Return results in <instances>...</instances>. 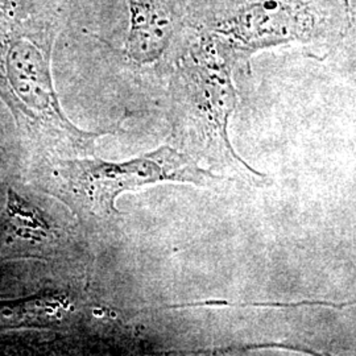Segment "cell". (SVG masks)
<instances>
[{
  "instance_id": "obj_2",
  "label": "cell",
  "mask_w": 356,
  "mask_h": 356,
  "mask_svg": "<svg viewBox=\"0 0 356 356\" xmlns=\"http://www.w3.org/2000/svg\"><path fill=\"white\" fill-rule=\"evenodd\" d=\"M44 188L85 222H113L122 216L120 194L159 182L209 186L218 181L191 156L163 145L127 161L53 157L44 170Z\"/></svg>"
},
{
  "instance_id": "obj_4",
  "label": "cell",
  "mask_w": 356,
  "mask_h": 356,
  "mask_svg": "<svg viewBox=\"0 0 356 356\" xmlns=\"http://www.w3.org/2000/svg\"><path fill=\"white\" fill-rule=\"evenodd\" d=\"M178 65L175 86V135L191 154L254 175L232 151L227 120L235 104L229 65L234 64L211 38Z\"/></svg>"
},
{
  "instance_id": "obj_1",
  "label": "cell",
  "mask_w": 356,
  "mask_h": 356,
  "mask_svg": "<svg viewBox=\"0 0 356 356\" xmlns=\"http://www.w3.org/2000/svg\"><path fill=\"white\" fill-rule=\"evenodd\" d=\"M56 28L38 10L0 28V94L53 157H82L106 134L76 127L65 115L51 76Z\"/></svg>"
},
{
  "instance_id": "obj_6",
  "label": "cell",
  "mask_w": 356,
  "mask_h": 356,
  "mask_svg": "<svg viewBox=\"0 0 356 356\" xmlns=\"http://www.w3.org/2000/svg\"><path fill=\"white\" fill-rule=\"evenodd\" d=\"M3 225L7 226L15 238L33 245H58L60 242L58 231L53 229L47 216L13 191H10L7 216Z\"/></svg>"
},
{
  "instance_id": "obj_5",
  "label": "cell",
  "mask_w": 356,
  "mask_h": 356,
  "mask_svg": "<svg viewBox=\"0 0 356 356\" xmlns=\"http://www.w3.org/2000/svg\"><path fill=\"white\" fill-rule=\"evenodd\" d=\"M128 57L138 64H152L165 51L175 31V19L166 0H127Z\"/></svg>"
},
{
  "instance_id": "obj_3",
  "label": "cell",
  "mask_w": 356,
  "mask_h": 356,
  "mask_svg": "<svg viewBox=\"0 0 356 356\" xmlns=\"http://www.w3.org/2000/svg\"><path fill=\"white\" fill-rule=\"evenodd\" d=\"M204 24L235 63L288 42L332 44L351 26L347 0H209Z\"/></svg>"
}]
</instances>
